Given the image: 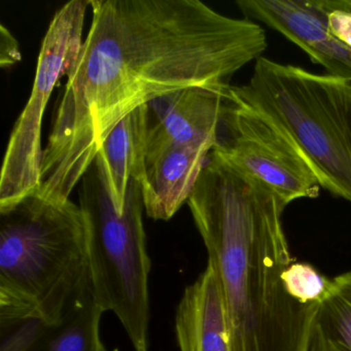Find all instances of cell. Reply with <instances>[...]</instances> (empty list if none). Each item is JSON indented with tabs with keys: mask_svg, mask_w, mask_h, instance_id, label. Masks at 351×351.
Here are the masks:
<instances>
[{
	"mask_svg": "<svg viewBox=\"0 0 351 351\" xmlns=\"http://www.w3.org/2000/svg\"><path fill=\"white\" fill-rule=\"evenodd\" d=\"M92 23L67 75L38 194L69 200L127 114L190 87L225 88L266 50L264 29L199 0H89Z\"/></svg>",
	"mask_w": 351,
	"mask_h": 351,
	"instance_id": "cell-1",
	"label": "cell"
},
{
	"mask_svg": "<svg viewBox=\"0 0 351 351\" xmlns=\"http://www.w3.org/2000/svg\"><path fill=\"white\" fill-rule=\"evenodd\" d=\"M188 205L219 277L233 351H304L316 304L291 299L281 279L293 263L287 205L213 151Z\"/></svg>",
	"mask_w": 351,
	"mask_h": 351,
	"instance_id": "cell-2",
	"label": "cell"
},
{
	"mask_svg": "<svg viewBox=\"0 0 351 351\" xmlns=\"http://www.w3.org/2000/svg\"><path fill=\"white\" fill-rule=\"evenodd\" d=\"M91 281L80 205L36 194L0 211V301L59 322Z\"/></svg>",
	"mask_w": 351,
	"mask_h": 351,
	"instance_id": "cell-3",
	"label": "cell"
},
{
	"mask_svg": "<svg viewBox=\"0 0 351 351\" xmlns=\"http://www.w3.org/2000/svg\"><path fill=\"white\" fill-rule=\"evenodd\" d=\"M228 91L289 139L322 188L351 202V82L260 57L250 82Z\"/></svg>",
	"mask_w": 351,
	"mask_h": 351,
	"instance_id": "cell-4",
	"label": "cell"
},
{
	"mask_svg": "<svg viewBox=\"0 0 351 351\" xmlns=\"http://www.w3.org/2000/svg\"><path fill=\"white\" fill-rule=\"evenodd\" d=\"M79 205L87 225L90 275L97 303L104 312L116 314L134 351H149L151 260L141 184L131 178L124 209L119 213L95 159L80 182Z\"/></svg>",
	"mask_w": 351,
	"mask_h": 351,
	"instance_id": "cell-5",
	"label": "cell"
},
{
	"mask_svg": "<svg viewBox=\"0 0 351 351\" xmlns=\"http://www.w3.org/2000/svg\"><path fill=\"white\" fill-rule=\"evenodd\" d=\"M89 0H71L55 13L43 40L32 95L16 121L0 174V211L38 192L43 118L55 88L73 69L83 45Z\"/></svg>",
	"mask_w": 351,
	"mask_h": 351,
	"instance_id": "cell-6",
	"label": "cell"
},
{
	"mask_svg": "<svg viewBox=\"0 0 351 351\" xmlns=\"http://www.w3.org/2000/svg\"><path fill=\"white\" fill-rule=\"evenodd\" d=\"M228 88L213 151L268 186L287 205L319 196L317 178L289 139L262 112L232 96Z\"/></svg>",
	"mask_w": 351,
	"mask_h": 351,
	"instance_id": "cell-7",
	"label": "cell"
},
{
	"mask_svg": "<svg viewBox=\"0 0 351 351\" xmlns=\"http://www.w3.org/2000/svg\"><path fill=\"white\" fill-rule=\"evenodd\" d=\"M236 5L246 19L276 30L328 75L351 82V48L328 32L320 0H237Z\"/></svg>",
	"mask_w": 351,
	"mask_h": 351,
	"instance_id": "cell-8",
	"label": "cell"
},
{
	"mask_svg": "<svg viewBox=\"0 0 351 351\" xmlns=\"http://www.w3.org/2000/svg\"><path fill=\"white\" fill-rule=\"evenodd\" d=\"M229 86L186 88L147 104L145 163L170 147L217 136Z\"/></svg>",
	"mask_w": 351,
	"mask_h": 351,
	"instance_id": "cell-9",
	"label": "cell"
},
{
	"mask_svg": "<svg viewBox=\"0 0 351 351\" xmlns=\"http://www.w3.org/2000/svg\"><path fill=\"white\" fill-rule=\"evenodd\" d=\"M217 136L166 149L145 163L139 182L147 215L155 221H169L194 193Z\"/></svg>",
	"mask_w": 351,
	"mask_h": 351,
	"instance_id": "cell-10",
	"label": "cell"
},
{
	"mask_svg": "<svg viewBox=\"0 0 351 351\" xmlns=\"http://www.w3.org/2000/svg\"><path fill=\"white\" fill-rule=\"evenodd\" d=\"M180 351H233L219 277L213 265L186 287L176 313Z\"/></svg>",
	"mask_w": 351,
	"mask_h": 351,
	"instance_id": "cell-11",
	"label": "cell"
},
{
	"mask_svg": "<svg viewBox=\"0 0 351 351\" xmlns=\"http://www.w3.org/2000/svg\"><path fill=\"white\" fill-rule=\"evenodd\" d=\"M147 104L127 114L110 131L96 159L104 170L112 204L122 213L131 178L141 182L145 172Z\"/></svg>",
	"mask_w": 351,
	"mask_h": 351,
	"instance_id": "cell-12",
	"label": "cell"
},
{
	"mask_svg": "<svg viewBox=\"0 0 351 351\" xmlns=\"http://www.w3.org/2000/svg\"><path fill=\"white\" fill-rule=\"evenodd\" d=\"M304 351H351V270L330 279L314 306Z\"/></svg>",
	"mask_w": 351,
	"mask_h": 351,
	"instance_id": "cell-13",
	"label": "cell"
},
{
	"mask_svg": "<svg viewBox=\"0 0 351 351\" xmlns=\"http://www.w3.org/2000/svg\"><path fill=\"white\" fill-rule=\"evenodd\" d=\"M104 312L91 280L62 320L55 324L32 351H106L100 337Z\"/></svg>",
	"mask_w": 351,
	"mask_h": 351,
	"instance_id": "cell-14",
	"label": "cell"
},
{
	"mask_svg": "<svg viewBox=\"0 0 351 351\" xmlns=\"http://www.w3.org/2000/svg\"><path fill=\"white\" fill-rule=\"evenodd\" d=\"M55 324L38 308L0 302V351H32Z\"/></svg>",
	"mask_w": 351,
	"mask_h": 351,
	"instance_id": "cell-15",
	"label": "cell"
},
{
	"mask_svg": "<svg viewBox=\"0 0 351 351\" xmlns=\"http://www.w3.org/2000/svg\"><path fill=\"white\" fill-rule=\"evenodd\" d=\"M281 279L287 295L302 305H315L322 301L330 280L312 265L297 262L285 269Z\"/></svg>",
	"mask_w": 351,
	"mask_h": 351,
	"instance_id": "cell-16",
	"label": "cell"
},
{
	"mask_svg": "<svg viewBox=\"0 0 351 351\" xmlns=\"http://www.w3.org/2000/svg\"><path fill=\"white\" fill-rule=\"evenodd\" d=\"M326 12L328 32L337 40L351 48V13L342 10H330Z\"/></svg>",
	"mask_w": 351,
	"mask_h": 351,
	"instance_id": "cell-17",
	"label": "cell"
},
{
	"mask_svg": "<svg viewBox=\"0 0 351 351\" xmlns=\"http://www.w3.org/2000/svg\"><path fill=\"white\" fill-rule=\"evenodd\" d=\"M19 43L3 24L0 25V66H13L21 60Z\"/></svg>",
	"mask_w": 351,
	"mask_h": 351,
	"instance_id": "cell-18",
	"label": "cell"
},
{
	"mask_svg": "<svg viewBox=\"0 0 351 351\" xmlns=\"http://www.w3.org/2000/svg\"><path fill=\"white\" fill-rule=\"evenodd\" d=\"M320 1L326 11L342 10L351 13V0H320Z\"/></svg>",
	"mask_w": 351,
	"mask_h": 351,
	"instance_id": "cell-19",
	"label": "cell"
}]
</instances>
